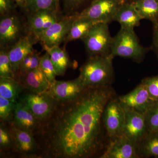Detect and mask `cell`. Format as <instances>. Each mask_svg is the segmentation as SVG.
<instances>
[{
	"label": "cell",
	"mask_w": 158,
	"mask_h": 158,
	"mask_svg": "<svg viewBox=\"0 0 158 158\" xmlns=\"http://www.w3.org/2000/svg\"><path fill=\"white\" fill-rule=\"evenodd\" d=\"M115 95L111 86L87 87L74 99L57 102L52 114L40 122L34 134L40 156L99 157L109 142L103 113Z\"/></svg>",
	"instance_id": "obj_1"
},
{
	"label": "cell",
	"mask_w": 158,
	"mask_h": 158,
	"mask_svg": "<svg viewBox=\"0 0 158 158\" xmlns=\"http://www.w3.org/2000/svg\"><path fill=\"white\" fill-rule=\"evenodd\" d=\"M113 59L110 56H89L80 68L78 77L86 88L111 86L114 78Z\"/></svg>",
	"instance_id": "obj_2"
},
{
	"label": "cell",
	"mask_w": 158,
	"mask_h": 158,
	"mask_svg": "<svg viewBox=\"0 0 158 158\" xmlns=\"http://www.w3.org/2000/svg\"><path fill=\"white\" fill-rule=\"evenodd\" d=\"M150 49L151 47H144L140 44L134 30L121 28L113 37L110 56L113 59L120 57L140 63Z\"/></svg>",
	"instance_id": "obj_3"
},
{
	"label": "cell",
	"mask_w": 158,
	"mask_h": 158,
	"mask_svg": "<svg viewBox=\"0 0 158 158\" xmlns=\"http://www.w3.org/2000/svg\"><path fill=\"white\" fill-rule=\"evenodd\" d=\"M108 24L96 23L82 40L89 56H110L113 37L110 35Z\"/></svg>",
	"instance_id": "obj_4"
},
{
	"label": "cell",
	"mask_w": 158,
	"mask_h": 158,
	"mask_svg": "<svg viewBox=\"0 0 158 158\" xmlns=\"http://www.w3.org/2000/svg\"><path fill=\"white\" fill-rule=\"evenodd\" d=\"M28 33L26 23L16 14V12L1 15V48L9 49Z\"/></svg>",
	"instance_id": "obj_5"
},
{
	"label": "cell",
	"mask_w": 158,
	"mask_h": 158,
	"mask_svg": "<svg viewBox=\"0 0 158 158\" xmlns=\"http://www.w3.org/2000/svg\"><path fill=\"white\" fill-rule=\"evenodd\" d=\"M103 122L109 141L123 134L125 112L118 97H113L108 102L102 115Z\"/></svg>",
	"instance_id": "obj_6"
},
{
	"label": "cell",
	"mask_w": 158,
	"mask_h": 158,
	"mask_svg": "<svg viewBox=\"0 0 158 158\" xmlns=\"http://www.w3.org/2000/svg\"><path fill=\"white\" fill-rule=\"evenodd\" d=\"M19 102L25 105L40 122L45 121L52 114L57 102L47 92H30L22 95Z\"/></svg>",
	"instance_id": "obj_7"
},
{
	"label": "cell",
	"mask_w": 158,
	"mask_h": 158,
	"mask_svg": "<svg viewBox=\"0 0 158 158\" xmlns=\"http://www.w3.org/2000/svg\"><path fill=\"white\" fill-rule=\"evenodd\" d=\"M100 158H141L138 143L129 139L123 134L109 141Z\"/></svg>",
	"instance_id": "obj_8"
},
{
	"label": "cell",
	"mask_w": 158,
	"mask_h": 158,
	"mask_svg": "<svg viewBox=\"0 0 158 158\" xmlns=\"http://www.w3.org/2000/svg\"><path fill=\"white\" fill-rule=\"evenodd\" d=\"M120 5L117 0H94L90 6L79 14L96 23L109 24L113 21Z\"/></svg>",
	"instance_id": "obj_9"
},
{
	"label": "cell",
	"mask_w": 158,
	"mask_h": 158,
	"mask_svg": "<svg viewBox=\"0 0 158 158\" xmlns=\"http://www.w3.org/2000/svg\"><path fill=\"white\" fill-rule=\"evenodd\" d=\"M77 14L62 18L37 37L41 45L52 47L64 42L76 18Z\"/></svg>",
	"instance_id": "obj_10"
},
{
	"label": "cell",
	"mask_w": 158,
	"mask_h": 158,
	"mask_svg": "<svg viewBox=\"0 0 158 158\" xmlns=\"http://www.w3.org/2000/svg\"><path fill=\"white\" fill-rule=\"evenodd\" d=\"M124 109L144 115L156 101L150 95L147 88L140 83L129 93L118 97Z\"/></svg>",
	"instance_id": "obj_11"
},
{
	"label": "cell",
	"mask_w": 158,
	"mask_h": 158,
	"mask_svg": "<svg viewBox=\"0 0 158 158\" xmlns=\"http://www.w3.org/2000/svg\"><path fill=\"white\" fill-rule=\"evenodd\" d=\"M86 87L78 77L68 81L56 80L51 83L47 92L58 102L69 101L76 98Z\"/></svg>",
	"instance_id": "obj_12"
},
{
	"label": "cell",
	"mask_w": 158,
	"mask_h": 158,
	"mask_svg": "<svg viewBox=\"0 0 158 158\" xmlns=\"http://www.w3.org/2000/svg\"><path fill=\"white\" fill-rule=\"evenodd\" d=\"M124 109L125 119L123 134L130 140L138 143L148 133L145 116L132 110Z\"/></svg>",
	"instance_id": "obj_13"
},
{
	"label": "cell",
	"mask_w": 158,
	"mask_h": 158,
	"mask_svg": "<svg viewBox=\"0 0 158 158\" xmlns=\"http://www.w3.org/2000/svg\"><path fill=\"white\" fill-rule=\"evenodd\" d=\"M39 42L35 34L29 32L9 49V58L15 78L18 74L20 65L25 57L34 50V44Z\"/></svg>",
	"instance_id": "obj_14"
},
{
	"label": "cell",
	"mask_w": 158,
	"mask_h": 158,
	"mask_svg": "<svg viewBox=\"0 0 158 158\" xmlns=\"http://www.w3.org/2000/svg\"><path fill=\"white\" fill-rule=\"evenodd\" d=\"M27 27L29 32L35 34L37 37L50 27L59 18V11L43 10L27 13Z\"/></svg>",
	"instance_id": "obj_15"
},
{
	"label": "cell",
	"mask_w": 158,
	"mask_h": 158,
	"mask_svg": "<svg viewBox=\"0 0 158 158\" xmlns=\"http://www.w3.org/2000/svg\"><path fill=\"white\" fill-rule=\"evenodd\" d=\"M11 141L16 151L23 156H31L38 153V145L31 133L11 125L10 129Z\"/></svg>",
	"instance_id": "obj_16"
},
{
	"label": "cell",
	"mask_w": 158,
	"mask_h": 158,
	"mask_svg": "<svg viewBox=\"0 0 158 158\" xmlns=\"http://www.w3.org/2000/svg\"><path fill=\"white\" fill-rule=\"evenodd\" d=\"M16 80L30 92L40 94L47 92L51 83L39 68L23 74L19 75Z\"/></svg>",
	"instance_id": "obj_17"
},
{
	"label": "cell",
	"mask_w": 158,
	"mask_h": 158,
	"mask_svg": "<svg viewBox=\"0 0 158 158\" xmlns=\"http://www.w3.org/2000/svg\"><path fill=\"white\" fill-rule=\"evenodd\" d=\"M40 122L24 105L16 102L13 114L12 125L34 135Z\"/></svg>",
	"instance_id": "obj_18"
},
{
	"label": "cell",
	"mask_w": 158,
	"mask_h": 158,
	"mask_svg": "<svg viewBox=\"0 0 158 158\" xmlns=\"http://www.w3.org/2000/svg\"><path fill=\"white\" fill-rule=\"evenodd\" d=\"M141 15L132 3L122 4L118 7L114 16L113 21L120 24L121 28L133 29L139 25Z\"/></svg>",
	"instance_id": "obj_19"
},
{
	"label": "cell",
	"mask_w": 158,
	"mask_h": 158,
	"mask_svg": "<svg viewBox=\"0 0 158 158\" xmlns=\"http://www.w3.org/2000/svg\"><path fill=\"white\" fill-rule=\"evenodd\" d=\"M42 46L44 50L49 55L57 76H63L71 65L70 59L67 52L60 48L59 46L52 47L44 45Z\"/></svg>",
	"instance_id": "obj_20"
},
{
	"label": "cell",
	"mask_w": 158,
	"mask_h": 158,
	"mask_svg": "<svg viewBox=\"0 0 158 158\" xmlns=\"http://www.w3.org/2000/svg\"><path fill=\"white\" fill-rule=\"evenodd\" d=\"M95 23L91 20L81 16L77 13L64 42L67 43L77 40L84 39Z\"/></svg>",
	"instance_id": "obj_21"
},
{
	"label": "cell",
	"mask_w": 158,
	"mask_h": 158,
	"mask_svg": "<svg viewBox=\"0 0 158 158\" xmlns=\"http://www.w3.org/2000/svg\"><path fill=\"white\" fill-rule=\"evenodd\" d=\"M25 89L16 79L0 77V96L16 102L20 94Z\"/></svg>",
	"instance_id": "obj_22"
},
{
	"label": "cell",
	"mask_w": 158,
	"mask_h": 158,
	"mask_svg": "<svg viewBox=\"0 0 158 158\" xmlns=\"http://www.w3.org/2000/svg\"><path fill=\"white\" fill-rule=\"evenodd\" d=\"M131 3L142 19L149 20L152 23L158 21V0H134Z\"/></svg>",
	"instance_id": "obj_23"
},
{
	"label": "cell",
	"mask_w": 158,
	"mask_h": 158,
	"mask_svg": "<svg viewBox=\"0 0 158 158\" xmlns=\"http://www.w3.org/2000/svg\"><path fill=\"white\" fill-rule=\"evenodd\" d=\"M138 145L141 158H158V131L148 133Z\"/></svg>",
	"instance_id": "obj_24"
},
{
	"label": "cell",
	"mask_w": 158,
	"mask_h": 158,
	"mask_svg": "<svg viewBox=\"0 0 158 158\" xmlns=\"http://www.w3.org/2000/svg\"><path fill=\"white\" fill-rule=\"evenodd\" d=\"M59 0H28L27 13L43 10L59 11Z\"/></svg>",
	"instance_id": "obj_25"
},
{
	"label": "cell",
	"mask_w": 158,
	"mask_h": 158,
	"mask_svg": "<svg viewBox=\"0 0 158 158\" xmlns=\"http://www.w3.org/2000/svg\"><path fill=\"white\" fill-rule=\"evenodd\" d=\"M40 55V53L38 52L36 50H34L32 52L25 57L20 65L16 78L19 75L23 74L39 68L40 61L41 58Z\"/></svg>",
	"instance_id": "obj_26"
},
{
	"label": "cell",
	"mask_w": 158,
	"mask_h": 158,
	"mask_svg": "<svg viewBox=\"0 0 158 158\" xmlns=\"http://www.w3.org/2000/svg\"><path fill=\"white\" fill-rule=\"evenodd\" d=\"M0 77L15 78L7 49L1 48L0 51Z\"/></svg>",
	"instance_id": "obj_27"
},
{
	"label": "cell",
	"mask_w": 158,
	"mask_h": 158,
	"mask_svg": "<svg viewBox=\"0 0 158 158\" xmlns=\"http://www.w3.org/2000/svg\"><path fill=\"white\" fill-rule=\"evenodd\" d=\"M39 68L51 84L56 81L57 74L50 57L47 52H46V53L40 58Z\"/></svg>",
	"instance_id": "obj_28"
},
{
	"label": "cell",
	"mask_w": 158,
	"mask_h": 158,
	"mask_svg": "<svg viewBox=\"0 0 158 158\" xmlns=\"http://www.w3.org/2000/svg\"><path fill=\"white\" fill-rule=\"evenodd\" d=\"M144 116L148 133L158 131V102L149 108Z\"/></svg>",
	"instance_id": "obj_29"
},
{
	"label": "cell",
	"mask_w": 158,
	"mask_h": 158,
	"mask_svg": "<svg viewBox=\"0 0 158 158\" xmlns=\"http://www.w3.org/2000/svg\"><path fill=\"white\" fill-rule=\"evenodd\" d=\"M16 103L0 96V118L2 121L8 120L13 114Z\"/></svg>",
	"instance_id": "obj_30"
},
{
	"label": "cell",
	"mask_w": 158,
	"mask_h": 158,
	"mask_svg": "<svg viewBox=\"0 0 158 158\" xmlns=\"http://www.w3.org/2000/svg\"><path fill=\"white\" fill-rule=\"evenodd\" d=\"M147 88L151 97L156 102H158V75L148 77L141 82Z\"/></svg>",
	"instance_id": "obj_31"
},
{
	"label": "cell",
	"mask_w": 158,
	"mask_h": 158,
	"mask_svg": "<svg viewBox=\"0 0 158 158\" xmlns=\"http://www.w3.org/2000/svg\"><path fill=\"white\" fill-rule=\"evenodd\" d=\"M17 7L14 0H0V14L3 15L15 13Z\"/></svg>",
	"instance_id": "obj_32"
},
{
	"label": "cell",
	"mask_w": 158,
	"mask_h": 158,
	"mask_svg": "<svg viewBox=\"0 0 158 158\" xmlns=\"http://www.w3.org/2000/svg\"><path fill=\"white\" fill-rule=\"evenodd\" d=\"M88 0H64V9L68 12H72L80 8Z\"/></svg>",
	"instance_id": "obj_33"
},
{
	"label": "cell",
	"mask_w": 158,
	"mask_h": 158,
	"mask_svg": "<svg viewBox=\"0 0 158 158\" xmlns=\"http://www.w3.org/2000/svg\"><path fill=\"white\" fill-rule=\"evenodd\" d=\"M11 134L1 125L0 127V145L1 148H6L11 144Z\"/></svg>",
	"instance_id": "obj_34"
},
{
	"label": "cell",
	"mask_w": 158,
	"mask_h": 158,
	"mask_svg": "<svg viewBox=\"0 0 158 158\" xmlns=\"http://www.w3.org/2000/svg\"><path fill=\"white\" fill-rule=\"evenodd\" d=\"M153 24V42L152 49L154 51L158 59V21Z\"/></svg>",
	"instance_id": "obj_35"
},
{
	"label": "cell",
	"mask_w": 158,
	"mask_h": 158,
	"mask_svg": "<svg viewBox=\"0 0 158 158\" xmlns=\"http://www.w3.org/2000/svg\"><path fill=\"white\" fill-rule=\"evenodd\" d=\"M18 7L26 11L28 0H14Z\"/></svg>",
	"instance_id": "obj_36"
},
{
	"label": "cell",
	"mask_w": 158,
	"mask_h": 158,
	"mask_svg": "<svg viewBox=\"0 0 158 158\" xmlns=\"http://www.w3.org/2000/svg\"><path fill=\"white\" fill-rule=\"evenodd\" d=\"M119 4H128V3H131L134 0H117Z\"/></svg>",
	"instance_id": "obj_37"
},
{
	"label": "cell",
	"mask_w": 158,
	"mask_h": 158,
	"mask_svg": "<svg viewBox=\"0 0 158 158\" xmlns=\"http://www.w3.org/2000/svg\"></svg>",
	"instance_id": "obj_38"
}]
</instances>
